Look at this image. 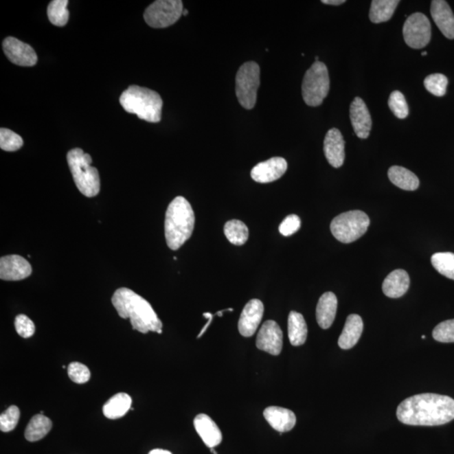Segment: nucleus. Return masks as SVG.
I'll return each mask as SVG.
<instances>
[{
  "label": "nucleus",
  "mask_w": 454,
  "mask_h": 454,
  "mask_svg": "<svg viewBox=\"0 0 454 454\" xmlns=\"http://www.w3.org/2000/svg\"><path fill=\"white\" fill-rule=\"evenodd\" d=\"M194 426L205 444L209 449L218 446L223 441V434L216 422L205 414H200L194 420Z\"/></svg>",
  "instance_id": "6ab92c4d"
},
{
  "label": "nucleus",
  "mask_w": 454,
  "mask_h": 454,
  "mask_svg": "<svg viewBox=\"0 0 454 454\" xmlns=\"http://www.w3.org/2000/svg\"><path fill=\"white\" fill-rule=\"evenodd\" d=\"M23 139L14 131L0 129V148L5 152H16L23 146Z\"/></svg>",
  "instance_id": "473e14b6"
},
{
  "label": "nucleus",
  "mask_w": 454,
  "mask_h": 454,
  "mask_svg": "<svg viewBox=\"0 0 454 454\" xmlns=\"http://www.w3.org/2000/svg\"><path fill=\"white\" fill-rule=\"evenodd\" d=\"M350 120L354 133L361 139L370 137L372 128V119L365 101L356 97L350 106Z\"/></svg>",
  "instance_id": "dca6fc26"
},
{
  "label": "nucleus",
  "mask_w": 454,
  "mask_h": 454,
  "mask_svg": "<svg viewBox=\"0 0 454 454\" xmlns=\"http://www.w3.org/2000/svg\"><path fill=\"white\" fill-rule=\"evenodd\" d=\"M260 86V67L257 63L247 62L240 67L236 77V95L246 110H251L257 102Z\"/></svg>",
  "instance_id": "6e6552de"
},
{
  "label": "nucleus",
  "mask_w": 454,
  "mask_h": 454,
  "mask_svg": "<svg viewBox=\"0 0 454 454\" xmlns=\"http://www.w3.org/2000/svg\"><path fill=\"white\" fill-rule=\"evenodd\" d=\"M448 84V78L442 73L431 74L424 80V86H425L427 91L437 97L445 95Z\"/></svg>",
  "instance_id": "2f4dec72"
},
{
  "label": "nucleus",
  "mask_w": 454,
  "mask_h": 454,
  "mask_svg": "<svg viewBox=\"0 0 454 454\" xmlns=\"http://www.w3.org/2000/svg\"><path fill=\"white\" fill-rule=\"evenodd\" d=\"M224 234L231 244L235 246H242L249 239V231L242 221L231 220L225 225Z\"/></svg>",
  "instance_id": "c85d7f7f"
},
{
  "label": "nucleus",
  "mask_w": 454,
  "mask_h": 454,
  "mask_svg": "<svg viewBox=\"0 0 454 454\" xmlns=\"http://www.w3.org/2000/svg\"><path fill=\"white\" fill-rule=\"evenodd\" d=\"M3 49L6 57L14 65L32 67L38 61L35 50L30 45L14 37H7L3 41Z\"/></svg>",
  "instance_id": "9b49d317"
},
{
  "label": "nucleus",
  "mask_w": 454,
  "mask_h": 454,
  "mask_svg": "<svg viewBox=\"0 0 454 454\" xmlns=\"http://www.w3.org/2000/svg\"><path fill=\"white\" fill-rule=\"evenodd\" d=\"M321 3H324V5H341L346 3V1L345 0H322Z\"/></svg>",
  "instance_id": "ea45409f"
},
{
  "label": "nucleus",
  "mask_w": 454,
  "mask_h": 454,
  "mask_svg": "<svg viewBox=\"0 0 454 454\" xmlns=\"http://www.w3.org/2000/svg\"><path fill=\"white\" fill-rule=\"evenodd\" d=\"M67 374L70 380L77 384H84L89 381L91 374L89 367L81 363L73 362L67 367Z\"/></svg>",
  "instance_id": "e433bc0d"
},
{
  "label": "nucleus",
  "mask_w": 454,
  "mask_h": 454,
  "mask_svg": "<svg viewBox=\"0 0 454 454\" xmlns=\"http://www.w3.org/2000/svg\"><path fill=\"white\" fill-rule=\"evenodd\" d=\"M422 56H427V52H422Z\"/></svg>",
  "instance_id": "c03bdc74"
},
{
  "label": "nucleus",
  "mask_w": 454,
  "mask_h": 454,
  "mask_svg": "<svg viewBox=\"0 0 454 454\" xmlns=\"http://www.w3.org/2000/svg\"><path fill=\"white\" fill-rule=\"evenodd\" d=\"M67 0H54L49 3L47 16L51 23L57 26H65L69 19V11L67 6Z\"/></svg>",
  "instance_id": "c756f323"
},
{
  "label": "nucleus",
  "mask_w": 454,
  "mask_h": 454,
  "mask_svg": "<svg viewBox=\"0 0 454 454\" xmlns=\"http://www.w3.org/2000/svg\"><path fill=\"white\" fill-rule=\"evenodd\" d=\"M67 160L78 190L89 198L99 194L100 175L96 168L91 166V156L80 148H74L67 153Z\"/></svg>",
  "instance_id": "39448f33"
},
{
  "label": "nucleus",
  "mask_w": 454,
  "mask_h": 454,
  "mask_svg": "<svg viewBox=\"0 0 454 454\" xmlns=\"http://www.w3.org/2000/svg\"><path fill=\"white\" fill-rule=\"evenodd\" d=\"M149 454H172V453L170 451H168V450L153 449L152 450L151 452L149 453Z\"/></svg>",
  "instance_id": "79ce46f5"
},
{
  "label": "nucleus",
  "mask_w": 454,
  "mask_h": 454,
  "mask_svg": "<svg viewBox=\"0 0 454 454\" xmlns=\"http://www.w3.org/2000/svg\"><path fill=\"white\" fill-rule=\"evenodd\" d=\"M264 306L261 300L251 299L242 310L238 322L240 334L245 337H250L256 332L264 316Z\"/></svg>",
  "instance_id": "ddd939ff"
},
{
  "label": "nucleus",
  "mask_w": 454,
  "mask_h": 454,
  "mask_svg": "<svg viewBox=\"0 0 454 454\" xmlns=\"http://www.w3.org/2000/svg\"><path fill=\"white\" fill-rule=\"evenodd\" d=\"M422 339H426V336H422Z\"/></svg>",
  "instance_id": "49530a36"
},
{
  "label": "nucleus",
  "mask_w": 454,
  "mask_h": 454,
  "mask_svg": "<svg viewBox=\"0 0 454 454\" xmlns=\"http://www.w3.org/2000/svg\"><path fill=\"white\" fill-rule=\"evenodd\" d=\"M388 176L390 181L400 189L408 191L418 189L420 185L418 178L406 168L392 166L389 168Z\"/></svg>",
  "instance_id": "a878e982"
},
{
  "label": "nucleus",
  "mask_w": 454,
  "mask_h": 454,
  "mask_svg": "<svg viewBox=\"0 0 454 454\" xmlns=\"http://www.w3.org/2000/svg\"><path fill=\"white\" fill-rule=\"evenodd\" d=\"M431 264L442 275L454 280V253H437L431 258Z\"/></svg>",
  "instance_id": "7c9ffc66"
},
{
  "label": "nucleus",
  "mask_w": 454,
  "mask_h": 454,
  "mask_svg": "<svg viewBox=\"0 0 454 454\" xmlns=\"http://www.w3.org/2000/svg\"><path fill=\"white\" fill-rule=\"evenodd\" d=\"M133 400L126 393H118L112 396L103 407V413L109 419H118L127 413Z\"/></svg>",
  "instance_id": "393cba45"
},
{
  "label": "nucleus",
  "mask_w": 454,
  "mask_h": 454,
  "mask_svg": "<svg viewBox=\"0 0 454 454\" xmlns=\"http://www.w3.org/2000/svg\"><path fill=\"white\" fill-rule=\"evenodd\" d=\"M14 326L19 335L24 339H29L34 335L36 331V326L33 321L25 315H19L14 321Z\"/></svg>",
  "instance_id": "4c0bfd02"
},
{
  "label": "nucleus",
  "mask_w": 454,
  "mask_h": 454,
  "mask_svg": "<svg viewBox=\"0 0 454 454\" xmlns=\"http://www.w3.org/2000/svg\"><path fill=\"white\" fill-rule=\"evenodd\" d=\"M363 331V322L359 315L352 314L347 318L343 332L339 339L341 349H350L358 343Z\"/></svg>",
  "instance_id": "5701e85b"
},
{
  "label": "nucleus",
  "mask_w": 454,
  "mask_h": 454,
  "mask_svg": "<svg viewBox=\"0 0 454 454\" xmlns=\"http://www.w3.org/2000/svg\"><path fill=\"white\" fill-rule=\"evenodd\" d=\"M52 427V421L47 416L41 414L34 416L26 427L25 431L26 440L29 442L41 440L47 436Z\"/></svg>",
  "instance_id": "cd10ccee"
},
{
  "label": "nucleus",
  "mask_w": 454,
  "mask_h": 454,
  "mask_svg": "<svg viewBox=\"0 0 454 454\" xmlns=\"http://www.w3.org/2000/svg\"><path fill=\"white\" fill-rule=\"evenodd\" d=\"M288 163L283 157H272L258 163L251 172V177L258 183H268L282 177L287 171Z\"/></svg>",
  "instance_id": "4468645a"
},
{
  "label": "nucleus",
  "mask_w": 454,
  "mask_h": 454,
  "mask_svg": "<svg viewBox=\"0 0 454 454\" xmlns=\"http://www.w3.org/2000/svg\"><path fill=\"white\" fill-rule=\"evenodd\" d=\"M302 226V220L298 216L290 215L286 217L280 224L279 230L284 236H290L299 230Z\"/></svg>",
  "instance_id": "58836bf2"
},
{
  "label": "nucleus",
  "mask_w": 454,
  "mask_h": 454,
  "mask_svg": "<svg viewBox=\"0 0 454 454\" xmlns=\"http://www.w3.org/2000/svg\"><path fill=\"white\" fill-rule=\"evenodd\" d=\"M204 317L206 318H209L208 324L204 326L203 330H202L201 332L198 334V339H200V337L202 336V334H203L206 331V329L208 328V326L209 324H211V322L213 319V316L211 313H205Z\"/></svg>",
  "instance_id": "a19ab883"
},
{
  "label": "nucleus",
  "mask_w": 454,
  "mask_h": 454,
  "mask_svg": "<svg viewBox=\"0 0 454 454\" xmlns=\"http://www.w3.org/2000/svg\"><path fill=\"white\" fill-rule=\"evenodd\" d=\"M405 41L409 47L422 49L431 41V24L425 14L415 13L407 18L403 26Z\"/></svg>",
  "instance_id": "9d476101"
},
{
  "label": "nucleus",
  "mask_w": 454,
  "mask_h": 454,
  "mask_svg": "<svg viewBox=\"0 0 454 454\" xmlns=\"http://www.w3.org/2000/svg\"><path fill=\"white\" fill-rule=\"evenodd\" d=\"M337 299L332 292H326L321 296L317 306V320L322 329L331 328L335 320Z\"/></svg>",
  "instance_id": "4be33fe9"
},
{
  "label": "nucleus",
  "mask_w": 454,
  "mask_h": 454,
  "mask_svg": "<svg viewBox=\"0 0 454 454\" xmlns=\"http://www.w3.org/2000/svg\"><path fill=\"white\" fill-rule=\"evenodd\" d=\"M399 3V0H374L370 10V21L375 24L389 21Z\"/></svg>",
  "instance_id": "bb28decb"
},
{
  "label": "nucleus",
  "mask_w": 454,
  "mask_h": 454,
  "mask_svg": "<svg viewBox=\"0 0 454 454\" xmlns=\"http://www.w3.org/2000/svg\"><path fill=\"white\" fill-rule=\"evenodd\" d=\"M120 103L126 112L146 122L157 123L162 117L163 100L155 90L131 85L122 93Z\"/></svg>",
  "instance_id": "20e7f679"
},
{
  "label": "nucleus",
  "mask_w": 454,
  "mask_h": 454,
  "mask_svg": "<svg viewBox=\"0 0 454 454\" xmlns=\"http://www.w3.org/2000/svg\"><path fill=\"white\" fill-rule=\"evenodd\" d=\"M21 412L16 406H11L0 416V429L9 433L16 429L20 419Z\"/></svg>",
  "instance_id": "f704fd0d"
},
{
  "label": "nucleus",
  "mask_w": 454,
  "mask_h": 454,
  "mask_svg": "<svg viewBox=\"0 0 454 454\" xmlns=\"http://www.w3.org/2000/svg\"><path fill=\"white\" fill-rule=\"evenodd\" d=\"M431 14L444 36L448 39H454V14L448 2L444 0L431 1Z\"/></svg>",
  "instance_id": "a211bd4d"
},
{
  "label": "nucleus",
  "mask_w": 454,
  "mask_h": 454,
  "mask_svg": "<svg viewBox=\"0 0 454 454\" xmlns=\"http://www.w3.org/2000/svg\"><path fill=\"white\" fill-rule=\"evenodd\" d=\"M410 287V277L403 269H396L385 277L382 285V290L389 298H400L403 296Z\"/></svg>",
  "instance_id": "412c9836"
},
{
  "label": "nucleus",
  "mask_w": 454,
  "mask_h": 454,
  "mask_svg": "<svg viewBox=\"0 0 454 454\" xmlns=\"http://www.w3.org/2000/svg\"><path fill=\"white\" fill-rule=\"evenodd\" d=\"M433 339L440 343H454V319L441 322L433 332Z\"/></svg>",
  "instance_id": "c9c22d12"
},
{
  "label": "nucleus",
  "mask_w": 454,
  "mask_h": 454,
  "mask_svg": "<svg viewBox=\"0 0 454 454\" xmlns=\"http://www.w3.org/2000/svg\"><path fill=\"white\" fill-rule=\"evenodd\" d=\"M188 14H189V11L188 10H183V16H187Z\"/></svg>",
  "instance_id": "37998d69"
},
{
  "label": "nucleus",
  "mask_w": 454,
  "mask_h": 454,
  "mask_svg": "<svg viewBox=\"0 0 454 454\" xmlns=\"http://www.w3.org/2000/svg\"><path fill=\"white\" fill-rule=\"evenodd\" d=\"M302 89L303 99L307 106H321L330 89L328 69L324 63L315 62L306 71Z\"/></svg>",
  "instance_id": "423d86ee"
},
{
  "label": "nucleus",
  "mask_w": 454,
  "mask_h": 454,
  "mask_svg": "<svg viewBox=\"0 0 454 454\" xmlns=\"http://www.w3.org/2000/svg\"><path fill=\"white\" fill-rule=\"evenodd\" d=\"M398 420L410 426H441L454 420V400L437 394L407 398L397 408Z\"/></svg>",
  "instance_id": "f257e3e1"
},
{
  "label": "nucleus",
  "mask_w": 454,
  "mask_h": 454,
  "mask_svg": "<svg viewBox=\"0 0 454 454\" xmlns=\"http://www.w3.org/2000/svg\"><path fill=\"white\" fill-rule=\"evenodd\" d=\"M257 348L268 354L277 356L283 348V332L275 321H267L262 324L258 332Z\"/></svg>",
  "instance_id": "f8f14e48"
},
{
  "label": "nucleus",
  "mask_w": 454,
  "mask_h": 454,
  "mask_svg": "<svg viewBox=\"0 0 454 454\" xmlns=\"http://www.w3.org/2000/svg\"><path fill=\"white\" fill-rule=\"evenodd\" d=\"M212 453L214 454H217V453L213 449H212Z\"/></svg>",
  "instance_id": "a18cd8bd"
},
{
  "label": "nucleus",
  "mask_w": 454,
  "mask_h": 454,
  "mask_svg": "<svg viewBox=\"0 0 454 454\" xmlns=\"http://www.w3.org/2000/svg\"><path fill=\"white\" fill-rule=\"evenodd\" d=\"M264 416L273 429L280 433H286L294 429L296 416L294 412L279 407H269L264 411Z\"/></svg>",
  "instance_id": "aec40b11"
},
{
  "label": "nucleus",
  "mask_w": 454,
  "mask_h": 454,
  "mask_svg": "<svg viewBox=\"0 0 454 454\" xmlns=\"http://www.w3.org/2000/svg\"><path fill=\"white\" fill-rule=\"evenodd\" d=\"M324 153L326 160L333 168H339L343 166L345 159V141L339 129L332 128L326 133Z\"/></svg>",
  "instance_id": "f3484780"
},
{
  "label": "nucleus",
  "mask_w": 454,
  "mask_h": 454,
  "mask_svg": "<svg viewBox=\"0 0 454 454\" xmlns=\"http://www.w3.org/2000/svg\"><path fill=\"white\" fill-rule=\"evenodd\" d=\"M181 0H157L145 10L144 20L152 28H166L183 16Z\"/></svg>",
  "instance_id": "1a4fd4ad"
},
{
  "label": "nucleus",
  "mask_w": 454,
  "mask_h": 454,
  "mask_svg": "<svg viewBox=\"0 0 454 454\" xmlns=\"http://www.w3.org/2000/svg\"><path fill=\"white\" fill-rule=\"evenodd\" d=\"M389 107L393 112V114L399 119L407 118L409 115V107L402 93L400 91H394L389 98Z\"/></svg>",
  "instance_id": "72a5a7b5"
},
{
  "label": "nucleus",
  "mask_w": 454,
  "mask_h": 454,
  "mask_svg": "<svg viewBox=\"0 0 454 454\" xmlns=\"http://www.w3.org/2000/svg\"><path fill=\"white\" fill-rule=\"evenodd\" d=\"M288 339L293 346H302L306 343L308 329L302 314L291 311L288 319Z\"/></svg>",
  "instance_id": "b1692460"
},
{
  "label": "nucleus",
  "mask_w": 454,
  "mask_h": 454,
  "mask_svg": "<svg viewBox=\"0 0 454 454\" xmlns=\"http://www.w3.org/2000/svg\"><path fill=\"white\" fill-rule=\"evenodd\" d=\"M32 265L19 255H9L0 260V279L6 281H19L31 276Z\"/></svg>",
  "instance_id": "2eb2a0df"
},
{
  "label": "nucleus",
  "mask_w": 454,
  "mask_h": 454,
  "mask_svg": "<svg viewBox=\"0 0 454 454\" xmlns=\"http://www.w3.org/2000/svg\"><path fill=\"white\" fill-rule=\"evenodd\" d=\"M370 225V220L365 212L351 211L341 213L332 220L331 231L339 242L351 243L365 235Z\"/></svg>",
  "instance_id": "0eeeda50"
},
{
  "label": "nucleus",
  "mask_w": 454,
  "mask_h": 454,
  "mask_svg": "<svg viewBox=\"0 0 454 454\" xmlns=\"http://www.w3.org/2000/svg\"><path fill=\"white\" fill-rule=\"evenodd\" d=\"M194 213L185 198L178 196L172 200L165 216V238L168 247L178 250L192 236L194 228Z\"/></svg>",
  "instance_id": "7ed1b4c3"
},
{
  "label": "nucleus",
  "mask_w": 454,
  "mask_h": 454,
  "mask_svg": "<svg viewBox=\"0 0 454 454\" xmlns=\"http://www.w3.org/2000/svg\"><path fill=\"white\" fill-rule=\"evenodd\" d=\"M119 316L129 318L134 330L141 333L163 332V324L148 300L127 288H118L111 299Z\"/></svg>",
  "instance_id": "f03ea898"
}]
</instances>
